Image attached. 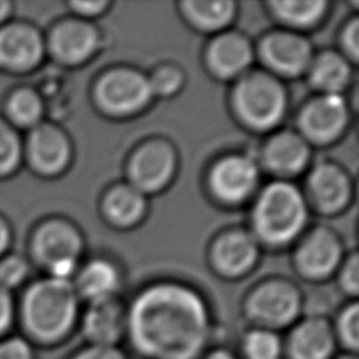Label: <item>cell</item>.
<instances>
[{
	"label": "cell",
	"mask_w": 359,
	"mask_h": 359,
	"mask_svg": "<svg viewBox=\"0 0 359 359\" xmlns=\"http://www.w3.org/2000/svg\"><path fill=\"white\" fill-rule=\"evenodd\" d=\"M213 337L208 302L185 285L154 283L126 306L125 342L136 359H202Z\"/></svg>",
	"instance_id": "6da1fadb"
},
{
	"label": "cell",
	"mask_w": 359,
	"mask_h": 359,
	"mask_svg": "<svg viewBox=\"0 0 359 359\" xmlns=\"http://www.w3.org/2000/svg\"><path fill=\"white\" fill-rule=\"evenodd\" d=\"M79 294L69 280L46 278L32 283L22 294L17 318L21 337L34 348L53 349L77 331Z\"/></svg>",
	"instance_id": "7a4b0ae2"
},
{
	"label": "cell",
	"mask_w": 359,
	"mask_h": 359,
	"mask_svg": "<svg viewBox=\"0 0 359 359\" xmlns=\"http://www.w3.org/2000/svg\"><path fill=\"white\" fill-rule=\"evenodd\" d=\"M306 220V202L299 189L286 181L269 184L252 209V226L258 237L272 245L290 243Z\"/></svg>",
	"instance_id": "3957f363"
},
{
	"label": "cell",
	"mask_w": 359,
	"mask_h": 359,
	"mask_svg": "<svg viewBox=\"0 0 359 359\" xmlns=\"http://www.w3.org/2000/svg\"><path fill=\"white\" fill-rule=\"evenodd\" d=\"M303 311L299 289L287 280L272 279L258 285L243 303V314L248 327L271 331L289 330Z\"/></svg>",
	"instance_id": "277c9868"
},
{
	"label": "cell",
	"mask_w": 359,
	"mask_h": 359,
	"mask_svg": "<svg viewBox=\"0 0 359 359\" xmlns=\"http://www.w3.org/2000/svg\"><path fill=\"white\" fill-rule=\"evenodd\" d=\"M233 102L238 116L247 125L265 130L282 119L286 94L276 79L262 72H254L237 83Z\"/></svg>",
	"instance_id": "5b68a950"
},
{
	"label": "cell",
	"mask_w": 359,
	"mask_h": 359,
	"mask_svg": "<svg viewBox=\"0 0 359 359\" xmlns=\"http://www.w3.org/2000/svg\"><path fill=\"white\" fill-rule=\"evenodd\" d=\"M31 250L35 259L49 271L50 278L69 280L76 271L81 238L70 223L52 220L36 230Z\"/></svg>",
	"instance_id": "8992f818"
},
{
	"label": "cell",
	"mask_w": 359,
	"mask_h": 359,
	"mask_svg": "<svg viewBox=\"0 0 359 359\" xmlns=\"http://www.w3.org/2000/svg\"><path fill=\"white\" fill-rule=\"evenodd\" d=\"M151 95L149 79L132 69L108 72L95 88L100 107L114 115H126L142 109Z\"/></svg>",
	"instance_id": "52a82bcc"
},
{
	"label": "cell",
	"mask_w": 359,
	"mask_h": 359,
	"mask_svg": "<svg viewBox=\"0 0 359 359\" xmlns=\"http://www.w3.org/2000/svg\"><path fill=\"white\" fill-rule=\"evenodd\" d=\"M338 352L331 321L320 314L299 318L283 338V359H334Z\"/></svg>",
	"instance_id": "ba28073f"
},
{
	"label": "cell",
	"mask_w": 359,
	"mask_h": 359,
	"mask_svg": "<svg viewBox=\"0 0 359 359\" xmlns=\"http://www.w3.org/2000/svg\"><path fill=\"white\" fill-rule=\"evenodd\" d=\"M77 331L87 345L121 346L126 335V306L116 297L90 302L80 313Z\"/></svg>",
	"instance_id": "9c48e42d"
},
{
	"label": "cell",
	"mask_w": 359,
	"mask_h": 359,
	"mask_svg": "<svg viewBox=\"0 0 359 359\" xmlns=\"http://www.w3.org/2000/svg\"><path fill=\"white\" fill-rule=\"evenodd\" d=\"M175 167V154L165 142H150L142 146L130 160V185L137 191L154 192L171 178Z\"/></svg>",
	"instance_id": "30bf717a"
},
{
	"label": "cell",
	"mask_w": 359,
	"mask_h": 359,
	"mask_svg": "<svg viewBox=\"0 0 359 359\" xmlns=\"http://www.w3.org/2000/svg\"><path fill=\"white\" fill-rule=\"evenodd\" d=\"M42 55L43 41L34 27L13 22L0 28V69L25 72L35 67Z\"/></svg>",
	"instance_id": "8fae6325"
},
{
	"label": "cell",
	"mask_w": 359,
	"mask_h": 359,
	"mask_svg": "<svg viewBox=\"0 0 359 359\" xmlns=\"http://www.w3.org/2000/svg\"><path fill=\"white\" fill-rule=\"evenodd\" d=\"M348 109L339 94H323L310 101L300 114V128L306 137L317 143L334 140L345 128Z\"/></svg>",
	"instance_id": "7c38bea8"
},
{
	"label": "cell",
	"mask_w": 359,
	"mask_h": 359,
	"mask_svg": "<svg viewBox=\"0 0 359 359\" xmlns=\"http://www.w3.org/2000/svg\"><path fill=\"white\" fill-rule=\"evenodd\" d=\"M258 181V168L247 156H229L220 160L210 174L213 194L227 203L248 198Z\"/></svg>",
	"instance_id": "4fadbf2b"
},
{
	"label": "cell",
	"mask_w": 359,
	"mask_h": 359,
	"mask_svg": "<svg viewBox=\"0 0 359 359\" xmlns=\"http://www.w3.org/2000/svg\"><path fill=\"white\" fill-rule=\"evenodd\" d=\"M27 156L35 171L45 175L57 174L70 160L67 136L55 125L38 123L28 136Z\"/></svg>",
	"instance_id": "5bb4252c"
},
{
	"label": "cell",
	"mask_w": 359,
	"mask_h": 359,
	"mask_svg": "<svg viewBox=\"0 0 359 359\" xmlns=\"http://www.w3.org/2000/svg\"><path fill=\"white\" fill-rule=\"evenodd\" d=\"M266 66L283 76H299L311 63L310 43L292 32L269 34L259 46Z\"/></svg>",
	"instance_id": "9a60e30c"
},
{
	"label": "cell",
	"mask_w": 359,
	"mask_h": 359,
	"mask_svg": "<svg viewBox=\"0 0 359 359\" xmlns=\"http://www.w3.org/2000/svg\"><path fill=\"white\" fill-rule=\"evenodd\" d=\"M341 258V245L334 233L325 229L313 231L299 247L296 262L299 271L309 279L330 276Z\"/></svg>",
	"instance_id": "2e32d148"
},
{
	"label": "cell",
	"mask_w": 359,
	"mask_h": 359,
	"mask_svg": "<svg viewBox=\"0 0 359 359\" xmlns=\"http://www.w3.org/2000/svg\"><path fill=\"white\" fill-rule=\"evenodd\" d=\"M97 31L87 22L69 20L57 24L50 36L49 48L53 56L66 65L86 60L97 48Z\"/></svg>",
	"instance_id": "e0dca14e"
},
{
	"label": "cell",
	"mask_w": 359,
	"mask_h": 359,
	"mask_svg": "<svg viewBox=\"0 0 359 359\" xmlns=\"http://www.w3.org/2000/svg\"><path fill=\"white\" fill-rule=\"evenodd\" d=\"M309 191L321 212L334 213L346 205L351 185L346 174L339 167L324 163L311 171Z\"/></svg>",
	"instance_id": "ac0fdd59"
},
{
	"label": "cell",
	"mask_w": 359,
	"mask_h": 359,
	"mask_svg": "<svg viewBox=\"0 0 359 359\" xmlns=\"http://www.w3.org/2000/svg\"><path fill=\"white\" fill-rule=\"evenodd\" d=\"M252 60V49L247 38L237 32L217 36L209 46L208 62L219 77L230 79L241 74Z\"/></svg>",
	"instance_id": "d6986e66"
},
{
	"label": "cell",
	"mask_w": 359,
	"mask_h": 359,
	"mask_svg": "<svg viewBox=\"0 0 359 359\" xmlns=\"http://www.w3.org/2000/svg\"><path fill=\"white\" fill-rule=\"evenodd\" d=\"M257 244L244 231H231L222 236L213 248V261L226 276H238L247 272L257 259Z\"/></svg>",
	"instance_id": "ffe728a7"
},
{
	"label": "cell",
	"mask_w": 359,
	"mask_h": 359,
	"mask_svg": "<svg viewBox=\"0 0 359 359\" xmlns=\"http://www.w3.org/2000/svg\"><path fill=\"white\" fill-rule=\"evenodd\" d=\"M309 154V146L302 136L293 132H282L266 143L264 163L271 171L289 175L299 172L306 165Z\"/></svg>",
	"instance_id": "44dd1931"
},
{
	"label": "cell",
	"mask_w": 359,
	"mask_h": 359,
	"mask_svg": "<svg viewBox=\"0 0 359 359\" xmlns=\"http://www.w3.org/2000/svg\"><path fill=\"white\" fill-rule=\"evenodd\" d=\"M79 297L90 302L115 297L119 286L118 271L105 259L88 262L79 273L77 283L73 285Z\"/></svg>",
	"instance_id": "7402d4cb"
},
{
	"label": "cell",
	"mask_w": 359,
	"mask_h": 359,
	"mask_svg": "<svg viewBox=\"0 0 359 359\" xmlns=\"http://www.w3.org/2000/svg\"><path fill=\"white\" fill-rule=\"evenodd\" d=\"M233 352L237 359H283V337L276 331L247 327Z\"/></svg>",
	"instance_id": "603a6c76"
},
{
	"label": "cell",
	"mask_w": 359,
	"mask_h": 359,
	"mask_svg": "<svg viewBox=\"0 0 359 359\" xmlns=\"http://www.w3.org/2000/svg\"><path fill=\"white\" fill-rule=\"evenodd\" d=\"M348 62L338 53L324 52L310 66V83L324 94H338L349 81Z\"/></svg>",
	"instance_id": "cb8c5ba5"
},
{
	"label": "cell",
	"mask_w": 359,
	"mask_h": 359,
	"mask_svg": "<svg viewBox=\"0 0 359 359\" xmlns=\"http://www.w3.org/2000/svg\"><path fill=\"white\" fill-rule=\"evenodd\" d=\"M181 6L187 18L203 31H217L227 25L236 8L230 0H189Z\"/></svg>",
	"instance_id": "d4e9b609"
},
{
	"label": "cell",
	"mask_w": 359,
	"mask_h": 359,
	"mask_svg": "<svg viewBox=\"0 0 359 359\" xmlns=\"http://www.w3.org/2000/svg\"><path fill=\"white\" fill-rule=\"evenodd\" d=\"M104 208L111 222L118 226H130L142 217L146 202L140 191L132 185H121L107 195Z\"/></svg>",
	"instance_id": "484cf974"
},
{
	"label": "cell",
	"mask_w": 359,
	"mask_h": 359,
	"mask_svg": "<svg viewBox=\"0 0 359 359\" xmlns=\"http://www.w3.org/2000/svg\"><path fill=\"white\" fill-rule=\"evenodd\" d=\"M272 11L276 17L293 27H310L316 24L324 14L327 7L325 1L309 0V1H293L279 0L271 3Z\"/></svg>",
	"instance_id": "4316f807"
},
{
	"label": "cell",
	"mask_w": 359,
	"mask_h": 359,
	"mask_svg": "<svg viewBox=\"0 0 359 359\" xmlns=\"http://www.w3.org/2000/svg\"><path fill=\"white\" fill-rule=\"evenodd\" d=\"M8 118L20 126H36L43 114L41 97L31 88L14 91L7 101Z\"/></svg>",
	"instance_id": "83f0119b"
},
{
	"label": "cell",
	"mask_w": 359,
	"mask_h": 359,
	"mask_svg": "<svg viewBox=\"0 0 359 359\" xmlns=\"http://www.w3.org/2000/svg\"><path fill=\"white\" fill-rule=\"evenodd\" d=\"M339 352L355 353L359 351V306L356 302L346 304L331 321Z\"/></svg>",
	"instance_id": "f1b7e54d"
},
{
	"label": "cell",
	"mask_w": 359,
	"mask_h": 359,
	"mask_svg": "<svg viewBox=\"0 0 359 359\" xmlns=\"http://www.w3.org/2000/svg\"><path fill=\"white\" fill-rule=\"evenodd\" d=\"M21 142L14 128L0 119V175L13 172L21 160Z\"/></svg>",
	"instance_id": "f546056e"
},
{
	"label": "cell",
	"mask_w": 359,
	"mask_h": 359,
	"mask_svg": "<svg viewBox=\"0 0 359 359\" xmlns=\"http://www.w3.org/2000/svg\"><path fill=\"white\" fill-rule=\"evenodd\" d=\"M150 90L157 95H171L182 84V73L172 66H164L157 69L149 79Z\"/></svg>",
	"instance_id": "4dcf8cb0"
},
{
	"label": "cell",
	"mask_w": 359,
	"mask_h": 359,
	"mask_svg": "<svg viewBox=\"0 0 359 359\" xmlns=\"http://www.w3.org/2000/svg\"><path fill=\"white\" fill-rule=\"evenodd\" d=\"M27 273L28 265L18 255H10L0 261V286L10 292L25 279Z\"/></svg>",
	"instance_id": "1f68e13d"
},
{
	"label": "cell",
	"mask_w": 359,
	"mask_h": 359,
	"mask_svg": "<svg viewBox=\"0 0 359 359\" xmlns=\"http://www.w3.org/2000/svg\"><path fill=\"white\" fill-rule=\"evenodd\" d=\"M0 359H38L36 348L21 335L10 334L0 339Z\"/></svg>",
	"instance_id": "d6a6232c"
},
{
	"label": "cell",
	"mask_w": 359,
	"mask_h": 359,
	"mask_svg": "<svg viewBox=\"0 0 359 359\" xmlns=\"http://www.w3.org/2000/svg\"><path fill=\"white\" fill-rule=\"evenodd\" d=\"M65 359H129V355L121 346H97L83 344L73 349Z\"/></svg>",
	"instance_id": "836d02e7"
},
{
	"label": "cell",
	"mask_w": 359,
	"mask_h": 359,
	"mask_svg": "<svg viewBox=\"0 0 359 359\" xmlns=\"http://www.w3.org/2000/svg\"><path fill=\"white\" fill-rule=\"evenodd\" d=\"M17 318V307L11 292L0 286V339L8 337Z\"/></svg>",
	"instance_id": "e575fe53"
},
{
	"label": "cell",
	"mask_w": 359,
	"mask_h": 359,
	"mask_svg": "<svg viewBox=\"0 0 359 359\" xmlns=\"http://www.w3.org/2000/svg\"><path fill=\"white\" fill-rule=\"evenodd\" d=\"M339 286L341 289L349 294L356 296L359 290V266H358V257L352 255L349 261L341 271L339 275Z\"/></svg>",
	"instance_id": "d590c367"
},
{
	"label": "cell",
	"mask_w": 359,
	"mask_h": 359,
	"mask_svg": "<svg viewBox=\"0 0 359 359\" xmlns=\"http://www.w3.org/2000/svg\"><path fill=\"white\" fill-rule=\"evenodd\" d=\"M342 45L345 52L352 60H358L359 56V21L353 20L344 31Z\"/></svg>",
	"instance_id": "8d00e7d4"
},
{
	"label": "cell",
	"mask_w": 359,
	"mask_h": 359,
	"mask_svg": "<svg viewBox=\"0 0 359 359\" xmlns=\"http://www.w3.org/2000/svg\"><path fill=\"white\" fill-rule=\"evenodd\" d=\"M79 14L83 15H95L100 14L107 6V1H73L70 4Z\"/></svg>",
	"instance_id": "74e56055"
},
{
	"label": "cell",
	"mask_w": 359,
	"mask_h": 359,
	"mask_svg": "<svg viewBox=\"0 0 359 359\" xmlns=\"http://www.w3.org/2000/svg\"><path fill=\"white\" fill-rule=\"evenodd\" d=\"M202 359H237L236 353L230 348L224 346H212Z\"/></svg>",
	"instance_id": "f35d334b"
},
{
	"label": "cell",
	"mask_w": 359,
	"mask_h": 359,
	"mask_svg": "<svg viewBox=\"0 0 359 359\" xmlns=\"http://www.w3.org/2000/svg\"><path fill=\"white\" fill-rule=\"evenodd\" d=\"M11 240L10 227L3 217H0V255L7 250Z\"/></svg>",
	"instance_id": "ab89813d"
},
{
	"label": "cell",
	"mask_w": 359,
	"mask_h": 359,
	"mask_svg": "<svg viewBox=\"0 0 359 359\" xmlns=\"http://www.w3.org/2000/svg\"><path fill=\"white\" fill-rule=\"evenodd\" d=\"M11 14V3L0 0V24H3Z\"/></svg>",
	"instance_id": "60d3db41"
},
{
	"label": "cell",
	"mask_w": 359,
	"mask_h": 359,
	"mask_svg": "<svg viewBox=\"0 0 359 359\" xmlns=\"http://www.w3.org/2000/svg\"><path fill=\"white\" fill-rule=\"evenodd\" d=\"M334 359H359L355 353H346V352H338Z\"/></svg>",
	"instance_id": "b9f144b4"
}]
</instances>
